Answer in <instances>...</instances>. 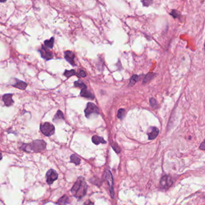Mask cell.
Returning a JSON list of instances; mask_svg holds the SVG:
<instances>
[{
    "label": "cell",
    "mask_w": 205,
    "mask_h": 205,
    "mask_svg": "<svg viewBox=\"0 0 205 205\" xmlns=\"http://www.w3.org/2000/svg\"><path fill=\"white\" fill-rule=\"evenodd\" d=\"M87 189V185L85 179L82 177H80L72 188L71 193L75 197L81 198L86 194Z\"/></svg>",
    "instance_id": "obj_1"
},
{
    "label": "cell",
    "mask_w": 205,
    "mask_h": 205,
    "mask_svg": "<svg viewBox=\"0 0 205 205\" xmlns=\"http://www.w3.org/2000/svg\"><path fill=\"white\" fill-rule=\"evenodd\" d=\"M46 143L43 140H35L31 144H24L23 149L25 151H34L36 152L42 151L46 148Z\"/></svg>",
    "instance_id": "obj_2"
},
{
    "label": "cell",
    "mask_w": 205,
    "mask_h": 205,
    "mask_svg": "<svg viewBox=\"0 0 205 205\" xmlns=\"http://www.w3.org/2000/svg\"><path fill=\"white\" fill-rule=\"evenodd\" d=\"M40 128L41 132L45 136L49 137L54 134L55 127L52 124L49 122H45L44 123L41 124Z\"/></svg>",
    "instance_id": "obj_3"
},
{
    "label": "cell",
    "mask_w": 205,
    "mask_h": 205,
    "mask_svg": "<svg viewBox=\"0 0 205 205\" xmlns=\"http://www.w3.org/2000/svg\"><path fill=\"white\" fill-rule=\"evenodd\" d=\"M84 113L86 117L88 118L91 114H98L99 113V110L95 104L91 103V102H88L85 110H84Z\"/></svg>",
    "instance_id": "obj_4"
},
{
    "label": "cell",
    "mask_w": 205,
    "mask_h": 205,
    "mask_svg": "<svg viewBox=\"0 0 205 205\" xmlns=\"http://www.w3.org/2000/svg\"><path fill=\"white\" fill-rule=\"evenodd\" d=\"M58 178L57 173L52 169L49 170L46 173V181L49 185H51Z\"/></svg>",
    "instance_id": "obj_5"
},
{
    "label": "cell",
    "mask_w": 205,
    "mask_h": 205,
    "mask_svg": "<svg viewBox=\"0 0 205 205\" xmlns=\"http://www.w3.org/2000/svg\"><path fill=\"white\" fill-rule=\"evenodd\" d=\"M105 177L109 185V188H110V192L111 194V197L112 198L114 197V190H113V176H112V174L110 172V171L107 170L105 171Z\"/></svg>",
    "instance_id": "obj_6"
},
{
    "label": "cell",
    "mask_w": 205,
    "mask_h": 205,
    "mask_svg": "<svg viewBox=\"0 0 205 205\" xmlns=\"http://www.w3.org/2000/svg\"><path fill=\"white\" fill-rule=\"evenodd\" d=\"M39 51L40 53L41 57L46 60H49L53 58V54L51 51H50L48 48L44 47L43 46H42V48L39 50Z\"/></svg>",
    "instance_id": "obj_7"
},
{
    "label": "cell",
    "mask_w": 205,
    "mask_h": 205,
    "mask_svg": "<svg viewBox=\"0 0 205 205\" xmlns=\"http://www.w3.org/2000/svg\"><path fill=\"white\" fill-rule=\"evenodd\" d=\"M173 184L171 177L170 176H163L160 180V185L163 188H168Z\"/></svg>",
    "instance_id": "obj_8"
},
{
    "label": "cell",
    "mask_w": 205,
    "mask_h": 205,
    "mask_svg": "<svg viewBox=\"0 0 205 205\" xmlns=\"http://www.w3.org/2000/svg\"><path fill=\"white\" fill-rule=\"evenodd\" d=\"M13 94H5L3 96V100L4 102V105L7 107H10L14 104V101L12 99Z\"/></svg>",
    "instance_id": "obj_9"
},
{
    "label": "cell",
    "mask_w": 205,
    "mask_h": 205,
    "mask_svg": "<svg viewBox=\"0 0 205 205\" xmlns=\"http://www.w3.org/2000/svg\"><path fill=\"white\" fill-rule=\"evenodd\" d=\"M64 58L67 61H68L71 65L75 66H76L74 59H75V55L74 54L70 51H67L64 52Z\"/></svg>",
    "instance_id": "obj_10"
},
{
    "label": "cell",
    "mask_w": 205,
    "mask_h": 205,
    "mask_svg": "<svg viewBox=\"0 0 205 205\" xmlns=\"http://www.w3.org/2000/svg\"><path fill=\"white\" fill-rule=\"evenodd\" d=\"M14 80L16 81L14 84H12V85L17 88H19L20 90H25L27 87V84L25 82H24L22 81H20L18 79H14Z\"/></svg>",
    "instance_id": "obj_11"
},
{
    "label": "cell",
    "mask_w": 205,
    "mask_h": 205,
    "mask_svg": "<svg viewBox=\"0 0 205 205\" xmlns=\"http://www.w3.org/2000/svg\"><path fill=\"white\" fill-rule=\"evenodd\" d=\"M159 134V129L156 127H152L150 128V131L147 133L149 139L153 140L155 139Z\"/></svg>",
    "instance_id": "obj_12"
},
{
    "label": "cell",
    "mask_w": 205,
    "mask_h": 205,
    "mask_svg": "<svg viewBox=\"0 0 205 205\" xmlns=\"http://www.w3.org/2000/svg\"><path fill=\"white\" fill-rule=\"evenodd\" d=\"M92 141L93 143H94L96 145L99 144L100 143H102V144H105L106 143V141L104 140V139L103 138L99 137L97 135H94L92 137Z\"/></svg>",
    "instance_id": "obj_13"
},
{
    "label": "cell",
    "mask_w": 205,
    "mask_h": 205,
    "mask_svg": "<svg viewBox=\"0 0 205 205\" xmlns=\"http://www.w3.org/2000/svg\"><path fill=\"white\" fill-rule=\"evenodd\" d=\"M80 95L81 96H82V97H87V98H90V99H93L94 98V95L88 91L87 90V88L86 89H82L80 93Z\"/></svg>",
    "instance_id": "obj_14"
},
{
    "label": "cell",
    "mask_w": 205,
    "mask_h": 205,
    "mask_svg": "<svg viewBox=\"0 0 205 205\" xmlns=\"http://www.w3.org/2000/svg\"><path fill=\"white\" fill-rule=\"evenodd\" d=\"M70 203V199L67 195H64L60 198L58 201V204L59 205H66Z\"/></svg>",
    "instance_id": "obj_15"
},
{
    "label": "cell",
    "mask_w": 205,
    "mask_h": 205,
    "mask_svg": "<svg viewBox=\"0 0 205 205\" xmlns=\"http://www.w3.org/2000/svg\"><path fill=\"white\" fill-rule=\"evenodd\" d=\"M63 119H64L63 113L60 110H58L53 119V122H57V121H58L60 120H63Z\"/></svg>",
    "instance_id": "obj_16"
},
{
    "label": "cell",
    "mask_w": 205,
    "mask_h": 205,
    "mask_svg": "<svg viewBox=\"0 0 205 205\" xmlns=\"http://www.w3.org/2000/svg\"><path fill=\"white\" fill-rule=\"evenodd\" d=\"M54 38L52 37L50 40H46L44 42L45 46L48 49H52L54 46Z\"/></svg>",
    "instance_id": "obj_17"
},
{
    "label": "cell",
    "mask_w": 205,
    "mask_h": 205,
    "mask_svg": "<svg viewBox=\"0 0 205 205\" xmlns=\"http://www.w3.org/2000/svg\"><path fill=\"white\" fill-rule=\"evenodd\" d=\"M81 159L80 158L76 155L73 154L70 156V162L74 163L76 165H79L80 164Z\"/></svg>",
    "instance_id": "obj_18"
},
{
    "label": "cell",
    "mask_w": 205,
    "mask_h": 205,
    "mask_svg": "<svg viewBox=\"0 0 205 205\" xmlns=\"http://www.w3.org/2000/svg\"><path fill=\"white\" fill-rule=\"evenodd\" d=\"M64 75L67 77V78H70V76H73V75H77L78 76V73H76L75 70H66L65 72H64Z\"/></svg>",
    "instance_id": "obj_19"
},
{
    "label": "cell",
    "mask_w": 205,
    "mask_h": 205,
    "mask_svg": "<svg viewBox=\"0 0 205 205\" xmlns=\"http://www.w3.org/2000/svg\"><path fill=\"white\" fill-rule=\"evenodd\" d=\"M74 85L76 87L81 88V90L82 89H86L87 88L86 85L84 82H82L81 81H80V80H78V81H75L74 82Z\"/></svg>",
    "instance_id": "obj_20"
},
{
    "label": "cell",
    "mask_w": 205,
    "mask_h": 205,
    "mask_svg": "<svg viewBox=\"0 0 205 205\" xmlns=\"http://www.w3.org/2000/svg\"><path fill=\"white\" fill-rule=\"evenodd\" d=\"M138 76L137 75H134L131 79H130V82L129 84V86H133L134 85H135V84L137 82L138 79Z\"/></svg>",
    "instance_id": "obj_21"
},
{
    "label": "cell",
    "mask_w": 205,
    "mask_h": 205,
    "mask_svg": "<svg viewBox=\"0 0 205 205\" xmlns=\"http://www.w3.org/2000/svg\"><path fill=\"white\" fill-rule=\"evenodd\" d=\"M155 74L153 73H149L147 75H146V76H145L144 79V81H143V83H147V82H149L154 76Z\"/></svg>",
    "instance_id": "obj_22"
},
{
    "label": "cell",
    "mask_w": 205,
    "mask_h": 205,
    "mask_svg": "<svg viewBox=\"0 0 205 205\" xmlns=\"http://www.w3.org/2000/svg\"><path fill=\"white\" fill-rule=\"evenodd\" d=\"M150 106L153 108H156L157 107V102L155 98H150Z\"/></svg>",
    "instance_id": "obj_23"
},
{
    "label": "cell",
    "mask_w": 205,
    "mask_h": 205,
    "mask_svg": "<svg viewBox=\"0 0 205 205\" xmlns=\"http://www.w3.org/2000/svg\"><path fill=\"white\" fill-rule=\"evenodd\" d=\"M125 110L123 108H121L120 110H119L118 111V114H117V117L118 118H119L120 119H122L123 118L124 116H125Z\"/></svg>",
    "instance_id": "obj_24"
},
{
    "label": "cell",
    "mask_w": 205,
    "mask_h": 205,
    "mask_svg": "<svg viewBox=\"0 0 205 205\" xmlns=\"http://www.w3.org/2000/svg\"><path fill=\"white\" fill-rule=\"evenodd\" d=\"M78 76H81V77H85L86 76V73H85V72L84 70H81L79 71V72L78 73Z\"/></svg>",
    "instance_id": "obj_25"
},
{
    "label": "cell",
    "mask_w": 205,
    "mask_h": 205,
    "mask_svg": "<svg viewBox=\"0 0 205 205\" xmlns=\"http://www.w3.org/2000/svg\"><path fill=\"white\" fill-rule=\"evenodd\" d=\"M142 3H143L144 6H148L150 5V4H151L152 2L151 1H142Z\"/></svg>",
    "instance_id": "obj_26"
},
{
    "label": "cell",
    "mask_w": 205,
    "mask_h": 205,
    "mask_svg": "<svg viewBox=\"0 0 205 205\" xmlns=\"http://www.w3.org/2000/svg\"><path fill=\"white\" fill-rule=\"evenodd\" d=\"M205 146H204V142L203 141L201 144V145L200 146V149H201V150H205Z\"/></svg>",
    "instance_id": "obj_27"
},
{
    "label": "cell",
    "mask_w": 205,
    "mask_h": 205,
    "mask_svg": "<svg viewBox=\"0 0 205 205\" xmlns=\"http://www.w3.org/2000/svg\"><path fill=\"white\" fill-rule=\"evenodd\" d=\"M85 205H94V204L92 203V202H91V201H88L87 203H85Z\"/></svg>",
    "instance_id": "obj_28"
},
{
    "label": "cell",
    "mask_w": 205,
    "mask_h": 205,
    "mask_svg": "<svg viewBox=\"0 0 205 205\" xmlns=\"http://www.w3.org/2000/svg\"><path fill=\"white\" fill-rule=\"evenodd\" d=\"M2 155H1V153H0V160H1V159H2Z\"/></svg>",
    "instance_id": "obj_29"
}]
</instances>
